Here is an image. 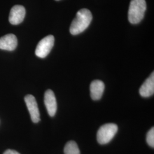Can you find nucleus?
<instances>
[{
	"instance_id": "nucleus-3",
	"label": "nucleus",
	"mask_w": 154,
	"mask_h": 154,
	"mask_svg": "<svg viewBox=\"0 0 154 154\" xmlns=\"http://www.w3.org/2000/svg\"><path fill=\"white\" fill-rule=\"evenodd\" d=\"M118 130V126L114 123H107L100 127L97 132V139L100 144L109 143L115 137Z\"/></svg>"
},
{
	"instance_id": "nucleus-5",
	"label": "nucleus",
	"mask_w": 154,
	"mask_h": 154,
	"mask_svg": "<svg viewBox=\"0 0 154 154\" xmlns=\"http://www.w3.org/2000/svg\"><path fill=\"white\" fill-rule=\"evenodd\" d=\"M24 99L32 121L35 123H38L40 121V113L35 97L32 95H27L25 97Z\"/></svg>"
},
{
	"instance_id": "nucleus-8",
	"label": "nucleus",
	"mask_w": 154,
	"mask_h": 154,
	"mask_svg": "<svg viewBox=\"0 0 154 154\" xmlns=\"http://www.w3.org/2000/svg\"><path fill=\"white\" fill-rule=\"evenodd\" d=\"M18 41L16 36L13 34H9L0 38V49L13 51L16 49Z\"/></svg>"
},
{
	"instance_id": "nucleus-13",
	"label": "nucleus",
	"mask_w": 154,
	"mask_h": 154,
	"mask_svg": "<svg viewBox=\"0 0 154 154\" xmlns=\"http://www.w3.org/2000/svg\"><path fill=\"white\" fill-rule=\"evenodd\" d=\"M4 154H20L19 152H18L16 151L15 150H13V149H8L6 150V151H5V152L4 153Z\"/></svg>"
},
{
	"instance_id": "nucleus-10",
	"label": "nucleus",
	"mask_w": 154,
	"mask_h": 154,
	"mask_svg": "<svg viewBox=\"0 0 154 154\" xmlns=\"http://www.w3.org/2000/svg\"><path fill=\"white\" fill-rule=\"evenodd\" d=\"M104 83L100 80H95L91 83L90 90V95L94 100H98L102 97L105 90Z\"/></svg>"
},
{
	"instance_id": "nucleus-7",
	"label": "nucleus",
	"mask_w": 154,
	"mask_h": 154,
	"mask_svg": "<svg viewBox=\"0 0 154 154\" xmlns=\"http://www.w3.org/2000/svg\"><path fill=\"white\" fill-rule=\"evenodd\" d=\"M25 13V9L23 6H14L10 12L9 21L12 25H18L23 21Z\"/></svg>"
},
{
	"instance_id": "nucleus-12",
	"label": "nucleus",
	"mask_w": 154,
	"mask_h": 154,
	"mask_svg": "<svg viewBox=\"0 0 154 154\" xmlns=\"http://www.w3.org/2000/svg\"><path fill=\"white\" fill-rule=\"evenodd\" d=\"M147 143L152 148L154 147V128L152 127L147 134Z\"/></svg>"
},
{
	"instance_id": "nucleus-4",
	"label": "nucleus",
	"mask_w": 154,
	"mask_h": 154,
	"mask_svg": "<svg viewBox=\"0 0 154 154\" xmlns=\"http://www.w3.org/2000/svg\"><path fill=\"white\" fill-rule=\"evenodd\" d=\"M54 44V37L49 35L41 39L37 46L35 55L39 58H44L50 53Z\"/></svg>"
},
{
	"instance_id": "nucleus-2",
	"label": "nucleus",
	"mask_w": 154,
	"mask_h": 154,
	"mask_svg": "<svg viewBox=\"0 0 154 154\" xmlns=\"http://www.w3.org/2000/svg\"><path fill=\"white\" fill-rule=\"evenodd\" d=\"M145 0H131L128 12V21L132 24H137L143 20L146 11Z\"/></svg>"
},
{
	"instance_id": "nucleus-11",
	"label": "nucleus",
	"mask_w": 154,
	"mask_h": 154,
	"mask_svg": "<svg viewBox=\"0 0 154 154\" xmlns=\"http://www.w3.org/2000/svg\"><path fill=\"white\" fill-rule=\"evenodd\" d=\"M65 154H80V151L77 143L74 141H69L64 148Z\"/></svg>"
},
{
	"instance_id": "nucleus-9",
	"label": "nucleus",
	"mask_w": 154,
	"mask_h": 154,
	"mask_svg": "<svg viewBox=\"0 0 154 154\" xmlns=\"http://www.w3.org/2000/svg\"><path fill=\"white\" fill-rule=\"evenodd\" d=\"M154 93V73L152 72L146 79L139 89L140 95L144 98H148Z\"/></svg>"
},
{
	"instance_id": "nucleus-1",
	"label": "nucleus",
	"mask_w": 154,
	"mask_h": 154,
	"mask_svg": "<svg viewBox=\"0 0 154 154\" xmlns=\"http://www.w3.org/2000/svg\"><path fill=\"white\" fill-rule=\"evenodd\" d=\"M93 16L91 11L87 9H82L77 12L76 16L72 21L70 32L72 35L82 33L88 28L92 21Z\"/></svg>"
},
{
	"instance_id": "nucleus-14",
	"label": "nucleus",
	"mask_w": 154,
	"mask_h": 154,
	"mask_svg": "<svg viewBox=\"0 0 154 154\" xmlns=\"http://www.w3.org/2000/svg\"><path fill=\"white\" fill-rule=\"evenodd\" d=\"M56 1H60V0H56Z\"/></svg>"
},
{
	"instance_id": "nucleus-6",
	"label": "nucleus",
	"mask_w": 154,
	"mask_h": 154,
	"mask_svg": "<svg viewBox=\"0 0 154 154\" xmlns=\"http://www.w3.org/2000/svg\"><path fill=\"white\" fill-rule=\"evenodd\" d=\"M45 105L50 116H55L57 110V103L55 94L51 90H48L44 95Z\"/></svg>"
}]
</instances>
